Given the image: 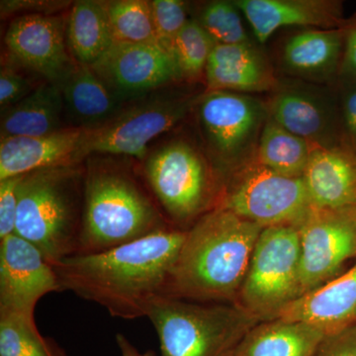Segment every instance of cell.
Returning a JSON list of instances; mask_svg holds the SVG:
<instances>
[{"label":"cell","mask_w":356,"mask_h":356,"mask_svg":"<svg viewBox=\"0 0 356 356\" xmlns=\"http://www.w3.org/2000/svg\"><path fill=\"white\" fill-rule=\"evenodd\" d=\"M186 231L166 228L104 252L74 254L53 264L60 291L74 293L114 318L146 317L165 291Z\"/></svg>","instance_id":"1"},{"label":"cell","mask_w":356,"mask_h":356,"mask_svg":"<svg viewBox=\"0 0 356 356\" xmlns=\"http://www.w3.org/2000/svg\"><path fill=\"white\" fill-rule=\"evenodd\" d=\"M262 227L214 208L187 229L163 296L235 303Z\"/></svg>","instance_id":"2"},{"label":"cell","mask_w":356,"mask_h":356,"mask_svg":"<svg viewBox=\"0 0 356 356\" xmlns=\"http://www.w3.org/2000/svg\"><path fill=\"white\" fill-rule=\"evenodd\" d=\"M170 227L147 185L130 170L106 163L86 166L76 254L104 252Z\"/></svg>","instance_id":"3"},{"label":"cell","mask_w":356,"mask_h":356,"mask_svg":"<svg viewBox=\"0 0 356 356\" xmlns=\"http://www.w3.org/2000/svg\"><path fill=\"white\" fill-rule=\"evenodd\" d=\"M84 177L81 165L42 168L22 175L15 234L51 264L77 254L83 226Z\"/></svg>","instance_id":"4"},{"label":"cell","mask_w":356,"mask_h":356,"mask_svg":"<svg viewBox=\"0 0 356 356\" xmlns=\"http://www.w3.org/2000/svg\"><path fill=\"white\" fill-rule=\"evenodd\" d=\"M146 318L158 334L159 356H232L259 322L235 304L156 296Z\"/></svg>","instance_id":"5"},{"label":"cell","mask_w":356,"mask_h":356,"mask_svg":"<svg viewBox=\"0 0 356 356\" xmlns=\"http://www.w3.org/2000/svg\"><path fill=\"white\" fill-rule=\"evenodd\" d=\"M143 177L173 228L187 231L216 206L219 180L187 143L175 140L154 152Z\"/></svg>","instance_id":"6"},{"label":"cell","mask_w":356,"mask_h":356,"mask_svg":"<svg viewBox=\"0 0 356 356\" xmlns=\"http://www.w3.org/2000/svg\"><path fill=\"white\" fill-rule=\"evenodd\" d=\"M298 228L268 227L255 245L235 305L259 322L275 320L303 296Z\"/></svg>","instance_id":"7"},{"label":"cell","mask_w":356,"mask_h":356,"mask_svg":"<svg viewBox=\"0 0 356 356\" xmlns=\"http://www.w3.org/2000/svg\"><path fill=\"white\" fill-rule=\"evenodd\" d=\"M215 208L266 229L298 227L313 207L303 177L280 175L252 158L225 177Z\"/></svg>","instance_id":"8"},{"label":"cell","mask_w":356,"mask_h":356,"mask_svg":"<svg viewBox=\"0 0 356 356\" xmlns=\"http://www.w3.org/2000/svg\"><path fill=\"white\" fill-rule=\"evenodd\" d=\"M204 138L226 177L248 163L268 117L257 98L231 91H208L198 102Z\"/></svg>","instance_id":"9"},{"label":"cell","mask_w":356,"mask_h":356,"mask_svg":"<svg viewBox=\"0 0 356 356\" xmlns=\"http://www.w3.org/2000/svg\"><path fill=\"white\" fill-rule=\"evenodd\" d=\"M197 97L153 95L122 110L102 127L86 131L83 156L125 154L144 159L147 145L186 116Z\"/></svg>","instance_id":"10"},{"label":"cell","mask_w":356,"mask_h":356,"mask_svg":"<svg viewBox=\"0 0 356 356\" xmlns=\"http://www.w3.org/2000/svg\"><path fill=\"white\" fill-rule=\"evenodd\" d=\"M303 295L339 276L356 259V207L312 208L298 227Z\"/></svg>","instance_id":"11"},{"label":"cell","mask_w":356,"mask_h":356,"mask_svg":"<svg viewBox=\"0 0 356 356\" xmlns=\"http://www.w3.org/2000/svg\"><path fill=\"white\" fill-rule=\"evenodd\" d=\"M60 292L53 264L38 248L16 235L0 240V316L35 318L40 300Z\"/></svg>","instance_id":"12"},{"label":"cell","mask_w":356,"mask_h":356,"mask_svg":"<svg viewBox=\"0 0 356 356\" xmlns=\"http://www.w3.org/2000/svg\"><path fill=\"white\" fill-rule=\"evenodd\" d=\"M90 67L124 102L142 97L182 77L172 54L153 44L114 42Z\"/></svg>","instance_id":"13"},{"label":"cell","mask_w":356,"mask_h":356,"mask_svg":"<svg viewBox=\"0 0 356 356\" xmlns=\"http://www.w3.org/2000/svg\"><path fill=\"white\" fill-rule=\"evenodd\" d=\"M6 44L18 64L58 86L77 65L67 47V20L62 16L23 14L9 24Z\"/></svg>","instance_id":"14"},{"label":"cell","mask_w":356,"mask_h":356,"mask_svg":"<svg viewBox=\"0 0 356 356\" xmlns=\"http://www.w3.org/2000/svg\"><path fill=\"white\" fill-rule=\"evenodd\" d=\"M268 116L314 147L343 146L339 107L322 90L304 84H285L269 102Z\"/></svg>","instance_id":"15"},{"label":"cell","mask_w":356,"mask_h":356,"mask_svg":"<svg viewBox=\"0 0 356 356\" xmlns=\"http://www.w3.org/2000/svg\"><path fill=\"white\" fill-rule=\"evenodd\" d=\"M86 130L65 128L42 137L2 138L0 181L54 166L81 165Z\"/></svg>","instance_id":"16"},{"label":"cell","mask_w":356,"mask_h":356,"mask_svg":"<svg viewBox=\"0 0 356 356\" xmlns=\"http://www.w3.org/2000/svg\"><path fill=\"white\" fill-rule=\"evenodd\" d=\"M259 43L291 26L337 29L344 20L341 2L329 0H236Z\"/></svg>","instance_id":"17"},{"label":"cell","mask_w":356,"mask_h":356,"mask_svg":"<svg viewBox=\"0 0 356 356\" xmlns=\"http://www.w3.org/2000/svg\"><path fill=\"white\" fill-rule=\"evenodd\" d=\"M315 325L325 337L356 325V262L322 286L306 293L281 312L280 318Z\"/></svg>","instance_id":"18"},{"label":"cell","mask_w":356,"mask_h":356,"mask_svg":"<svg viewBox=\"0 0 356 356\" xmlns=\"http://www.w3.org/2000/svg\"><path fill=\"white\" fill-rule=\"evenodd\" d=\"M312 207H356V154L348 147H316L303 175Z\"/></svg>","instance_id":"19"},{"label":"cell","mask_w":356,"mask_h":356,"mask_svg":"<svg viewBox=\"0 0 356 356\" xmlns=\"http://www.w3.org/2000/svg\"><path fill=\"white\" fill-rule=\"evenodd\" d=\"M208 91L262 92L278 84L252 44H215L205 70Z\"/></svg>","instance_id":"20"},{"label":"cell","mask_w":356,"mask_h":356,"mask_svg":"<svg viewBox=\"0 0 356 356\" xmlns=\"http://www.w3.org/2000/svg\"><path fill=\"white\" fill-rule=\"evenodd\" d=\"M60 86L65 118L72 128L89 131L102 127L120 113L126 102L90 67L77 65Z\"/></svg>","instance_id":"21"},{"label":"cell","mask_w":356,"mask_h":356,"mask_svg":"<svg viewBox=\"0 0 356 356\" xmlns=\"http://www.w3.org/2000/svg\"><path fill=\"white\" fill-rule=\"evenodd\" d=\"M348 31L306 30L285 44L283 64L288 72L311 81H327L341 70Z\"/></svg>","instance_id":"22"},{"label":"cell","mask_w":356,"mask_h":356,"mask_svg":"<svg viewBox=\"0 0 356 356\" xmlns=\"http://www.w3.org/2000/svg\"><path fill=\"white\" fill-rule=\"evenodd\" d=\"M65 109L62 88L46 81L13 106L1 110L2 138L42 137L65 126Z\"/></svg>","instance_id":"23"},{"label":"cell","mask_w":356,"mask_h":356,"mask_svg":"<svg viewBox=\"0 0 356 356\" xmlns=\"http://www.w3.org/2000/svg\"><path fill=\"white\" fill-rule=\"evenodd\" d=\"M325 337L308 323L275 318L252 327L232 356H314Z\"/></svg>","instance_id":"24"},{"label":"cell","mask_w":356,"mask_h":356,"mask_svg":"<svg viewBox=\"0 0 356 356\" xmlns=\"http://www.w3.org/2000/svg\"><path fill=\"white\" fill-rule=\"evenodd\" d=\"M67 43L76 65L92 67L114 43L105 2L84 0L72 6Z\"/></svg>","instance_id":"25"},{"label":"cell","mask_w":356,"mask_h":356,"mask_svg":"<svg viewBox=\"0 0 356 356\" xmlns=\"http://www.w3.org/2000/svg\"><path fill=\"white\" fill-rule=\"evenodd\" d=\"M314 147L270 117H267L257 143L255 159L273 172L289 177H303Z\"/></svg>","instance_id":"26"},{"label":"cell","mask_w":356,"mask_h":356,"mask_svg":"<svg viewBox=\"0 0 356 356\" xmlns=\"http://www.w3.org/2000/svg\"><path fill=\"white\" fill-rule=\"evenodd\" d=\"M105 6L114 42L159 44L149 1L118 0Z\"/></svg>","instance_id":"27"},{"label":"cell","mask_w":356,"mask_h":356,"mask_svg":"<svg viewBox=\"0 0 356 356\" xmlns=\"http://www.w3.org/2000/svg\"><path fill=\"white\" fill-rule=\"evenodd\" d=\"M0 356H67L51 339L42 336L35 318L0 316Z\"/></svg>","instance_id":"28"},{"label":"cell","mask_w":356,"mask_h":356,"mask_svg":"<svg viewBox=\"0 0 356 356\" xmlns=\"http://www.w3.org/2000/svg\"><path fill=\"white\" fill-rule=\"evenodd\" d=\"M215 44L199 21L189 19L178 35L172 50L182 77L195 79L205 72Z\"/></svg>","instance_id":"29"},{"label":"cell","mask_w":356,"mask_h":356,"mask_svg":"<svg viewBox=\"0 0 356 356\" xmlns=\"http://www.w3.org/2000/svg\"><path fill=\"white\" fill-rule=\"evenodd\" d=\"M241 10L235 2H211L201 14L200 23L216 44H248Z\"/></svg>","instance_id":"30"},{"label":"cell","mask_w":356,"mask_h":356,"mask_svg":"<svg viewBox=\"0 0 356 356\" xmlns=\"http://www.w3.org/2000/svg\"><path fill=\"white\" fill-rule=\"evenodd\" d=\"M149 6L159 46L172 55L178 35L189 20L186 6L179 0H153Z\"/></svg>","instance_id":"31"},{"label":"cell","mask_w":356,"mask_h":356,"mask_svg":"<svg viewBox=\"0 0 356 356\" xmlns=\"http://www.w3.org/2000/svg\"><path fill=\"white\" fill-rule=\"evenodd\" d=\"M339 95V130L343 146L356 154V76H343Z\"/></svg>","instance_id":"32"},{"label":"cell","mask_w":356,"mask_h":356,"mask_svg":"<svg viewBox=\"0 0 356 356\" xmlns=\"http://www.w3.org/2000/svg\"><path fill=\"white\" fill-rule=\"evenodd\" d=\"M21 178L22 175L0 181V240L15 234Z\"/></svg>","instance_id":"33"},{"label":"cell","mask_w":356,"mask_h":356,"mask_svg":"<svg viewBox=\"0 0 356 356\" xmlns=\"http://www.w3.org/2000/svg\"><path fill=\"white\" fill-rule=\"evenodd\" d=\"M37 88V86H36ZM29 79L8 67L0 72V106L2 109L13 106L35 90Z\"/></svg>","instance_id":"34"},{"label":"cell","mask_w":356,"mask_h":356,"mask_svg":"<svg viewBox=\"0 0 356 356\" xmlns=\"http://www.w3.org/2000/svg\"><path fill=\"white\" fill-rule=\"evenodd\" d=\"M314 356H356V325L325 337Z\"/></svg>","instance_id":"35"},{"label":"cell","mask_w":356,"mask_h":356,"mask_svg":"<svg viewBox=\"0 0 356 356\" xmlns=\"http://www.w3.org/2000/svg\"><path fill=\"white\" fill-rule=\"evenodd\" d=\"M341 74L356 76V26L346 34Z\"/></svg>","instance_id":"36"},{"label":"cell","mask_w":356,"mask_h":356,"mask_svg":"<svg viewBox=\"0 0 356 356\" xmlns=\"http://www.w3.org/2000/svg\"><path fill=\"white\" fill-rule=\"evenodd\" d=\"M115 339L120 356H156L153 350H140L124 334H117Z\"/></svg>","instance_id":"37"}]
</instances>
